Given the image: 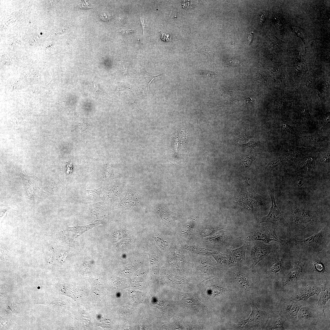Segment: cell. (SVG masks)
I'll use <instances>...</instances> for the list:
<instances>
[{
  "mask_svg": "<svg viewBox=\"0 0 330 330\" xmlns=\"http://www.w3.org/2000/svg\"><path fill=\"white\" fill-rule=\"evenodd\" d=\"M281 246L290 255L305 259L316 253L330 251V221L316 234L302 240H284Z\"/></svg>",
  "mask_w": 330,
  "mask_h": 330,
  "instance_id": "cell-1",
  "label": "cell"
},
{
  "mask_svg": "<svg viewBox=\"0 0 330 330\" xmlns=\"http://www.w3.org/2000/svg\"><path fill=\"white\" fill-rule=\"evenodd\" d=\"M330 251L316 253L306 258L303 274L317 279L329 280Z\"/></svg>",
  "mask_w": 330,
  "mask_h": 330,
  "instance_id": "cell-2",
  "label": "cell"
},
{
  "mask_svg": "<svg viewBox=\"0 0 330 330\" xmlns=\"http://www.w3.org/2000/svg\"><path fill=\"white\" fill-rule=\"evenodd\" d=\"M249 179L246 178V180L243 182L236 201L245 208L255 211L258 206L265 204L266 200L252 189L248 183Z\"/></svg>",
  "mask_w": 330,
  "mask_h": 330,
  "instance_id": "cell-3",
  "label": "cell"
},
{
  "mask_svg": "<svg viewBox=\"0 0 330 330\" xmlns=\"http://www.w3.org/2000/svg\"><path fill=\"white\" fill-rule=\"evenodd\" d=\"M247 244L246 255L252 269L259 262L273 252L274 248L271 245L258 240H251Z\"/></svg>",
  "mask_w": 330,
  "mask_h": 330,
  "instance_id": "cell-4",
  "label": "cell"
},
{
  "mask_svg": "<svg viewBox=\"0 0 330 330\" xmlns=\"http://www.w3.org/2000/svg\"><path fill=\"white\" fill-rule=\"evenodd\" d=\"M252 311L247 319L239 324V326L245 329L260 328L267 324L269 316L266 313L258 309L254 303H251Z\"/></svg>",
  "mask_w": 330,
  "mask_h": 330,
  "instance_id": "cell-5",
  "label": "cell"
},
{
  "mask_svg": "<svg viewBox=\"0 0 330 330\" xmlns=\"http://www.w3.org/2000/svg\"><path fill=\"white\" fill-rule=\"evenodd\" d=\"M275 226L260 227L247 237L249 240H259L269 244L272 241L279 242L281 245L284 240L278 237L276 233Z\"/></svg>",
  "mask_w": 330,
  "mask_h": 330,
  "instance_id": "cell-6",
  "label": "cell"
},
{
  "mask_svg": "<svg viewBox=\"0 0 330 330\" xmlns=\"http://www.w3.org/2000/svg\"><path fill=\"white\" fill-rule=\"evenodd\" d=\"M269 192L272 200V206L268 214L261 218L260 222L261 223L272 222L280 226L285 229V230L287 231L288 223L276 205L274 196L273 189H269Z\"/></svg>",
  "mask_w": 330,
  "mask_h": 330,
  "instance_id": "cell-7",
  "label": "cell"
},
{
  "mask_svg": "<svg viewBox=\"0 0 330 330\" xmlns=\"http://www.w3.org/2000/svg\"><path fill=\"white\" fill-rule=\"evenodd\" d=\"M323 287L322 285L319 284H310L303 285L299 288L297 292L291 298L300 303L301 302L307 303L310 297L319 294Z\"/></svg>",
  "mask_w": 330,
  "mask_h": 330,
  "instance_id": "cell-8",
  "label": "cell"
},
{
  "mask_svg": "<svg viewBox=\"0 0 330 330\" xmlns=\"http://www.w3.org/2000/svg\"><path fill=\"white\" fill-rule=\"evenodd\" d=\"M294 260L293 267L287 275L284 282V286L295 282L302 277L306 259L299 257L290 256Z\"/></svg>",
  "mask_w": 330,
  "mask_h": 330,
  "instance_id": "cell-9",
  "label": "cell"
},
{
  "mask_svg": "<svg viewBox=\"0 0 330 330\" xmlns=\"http://www.w3.org/2000/svg\"><path fill=\"white\" fill-rule=\"evenodd\" d=\"M299 302L291 298L282 299L279 306L280 310L282 316L286 319H296L300 308L302 306Z\"/></svg>",
  "mask_w": 330,
  "mask_h": 330,
  "instance_id": "cell-10",
  "label": "cell"
},
{
  "mask_svg": "<svg viewBox=\"0 0 330 330\" xmlns=\"http://www.w3.org/2000/svg\"><path fill=\"white\" fill-rule=\"evenodd\" d=\"M247 244H244L237 248L230 249L227 248L226 255L228 258V265L230 266H239L246 262V253Z\"/></svg>",
  "mask_w": 330,
  "mask_h": 330,
  "instance_id": "cell-11",
  "label": "cell"
},
{
  "mask_svg": "<svg viewBox=\"0 0 330 330\" xmlns=\"http://www.w3.org/2000/svg\"><path fill=\"white\" fill-rule=\"evenodd\" d=\"M266 328L270 330H284L285 323L286 319L278 311L273 313L269 317Z\"/></svg>",
  "mask_w": 330,
  "mask_h": 330,
  "instance_id": "cell-12",
  "label": "cell"
},
{
  "mask_svg": "<svg viewBox=\"0 0 330 330\" xmlns=\"http://www.w3.org/2000/svg\"><path fill=\"white\" fill-rule=\"evenodd\" d=\"M318 314L315 309L309 306L301 307L297 314L298 321L301 323L313 321L318 318Z\"/></svg>",
  "mask_w": 330,
  "mask_h": 330,
  "instance_id": "cell-13",
  "label": "cell"
},
{
  "mask_svg": "<svg viewBox=\"0 0 330 330\" xmlns=\"http://www.w3.org/2000/svg\"><path fill=\"white\" fill-rule=\"evenodd\" d=\"M232 238L230 233L226 231L220 230L213 235L207 237L205 239L208 243L216 244L230 241Z\"/></svg>",
  "mask_w": 330,
  "mask_h": 330,
  "instance_id": "cell-14",
  "label": "cell"
},
{
  "mask_svg": "<svg viewBox=\"0 0 330 330\" xmlns=\"http://www.w3.org/2000/svg\"><path fill=\"white\" fill-rule=\"evenodd\" d=\"M158 210L163 224L168 225L176 220V214L164 206L158 207Z\"/></svg>",
  "mask_w": 330,
  "mask_h": 330,
  "instance_id": "cell-15",
  "label": "cell"
},
{
  "mask_svg": "<svg viewBox=\"0 0 330 330\" xmlns=\"http://www.w3.org/2000/svg\"><path fill=\"white\" fill-rule=\"evenodd\" d=\"M330 298V289L329 284L327 287H323L322 292L318 301L315 306L323 314H325V306L327 302Z\"/></svg>",
  "mask_w": 330,
  "mask_h": 330,
  "instance_id": "cell-16",
  "label": "cell"
},
{
  "mask_svg": "<svg viewBox=\"0 0 330 330\" xmlns=\"http://www.w3.org/2000/svg\"><path fill=\"white\" fill-rule=\"evenodd\" d=\"M101 193V188L92 190L86 189L85 191L84 199L87 203H92L101 200L100 197Z\"/></svg>",
  "mask_w": 330,
  "mask_h": 330,
  "instance_id": "cell-17",
  "label": "cell"
},
{
  "mask_svg": "<svg viewBox=\"0 0 330 330\" xmlns=\"http://www.w3.org/2000/svg\"><path fill=\"white\" fill-rule=\"evenodd\" d=\"M103 222V219L96 220L93 223L87 225L82 226H77L75 227H72L70 228L73 231L75 232V238H76L86 231L102 224Z\"/></svg>",
  "mask_w": 330,
  "mask_h": 330,
  "instance_id": "cell-18",
  "label": "cell"
},
{
  "mask_svg": "<svg viewBox=\"0 0 330 330\" xmlns=\"http://www.w3.org/2000/svg\"><path fill=\"white\" fill-rule=\"evenodd\" d=\"M163 75V74H161L156 75H151L144 69L142 70L140 82L142 88L146 93L148 92L149 84L153 79L157 77Z\"/></svg>",
  "mask_w": 330,
  "mask_h": 330,
  "instance_id": "cell-19",
  "label": "cell"
},
{
  "mask_svg": "<svg viewBox=\"0 0 330 330\" xmlns=\"http://www.w3.org/2000/svg\"><path fill=\"white\" fill-rule=\"evenodd\" d=\"M316 159L314 157L307 156L304 157L299 163L297 169L302 172L307 171L311 169L314 164Z\"/></svg>",
  "mask_w": 330,
  "mask_h": 330,
  "instance_id": "cell-20",
  "label": "cell"
},
{
  "mask_svg": "<svg viewBox=\"0 0 330 330\" xmlns=\"http://www.w3.org/2000/svg\"><path fill=\"white\" fill-rule=\"evenodd\" d=\"M195 220L190 219L187 221L181 230V234L184 236L188 237L192 234L195 226Z\"/></svg>",
  "mask_w": 330,
  "mask_h": 330,
  "instance_id": "cell-21",
  "label": "cell"
},
{
  "mask_svg": "<svg viewBox=\"0 0 330 330\" xmlns=\"http://www.w3.org/2000/svg\"><path fill=\"white\" fill-rule=\"evenodd\" d=\"M208 255H212L218 263L228 264V258L226 254L211 250H208Z\"/></svg>",
  "mask_w": 330,
  "mask_h": 330,
  "instance_id": "cell-22",
  "label": "cell"
},
{
  "mask_svg": "<svg viewBox=\"0 0 330 330\" xmlns=\"http://www.w3.org/2000/svg\"><path fill=\"white\" fill-rule=\"evenodd\" d=\"M222 229L220 226H208L202 230L200 235L203 237H209Z\"/></svg>",
  "mask_w": 330,
  "mask_h": 330,
  "instance_id": "cell-23",
  "label": "cell"
},
{
  "mask_svg": "<svg viewBox=\"0 0 330 330\" xmlns=\"http://www.w3.org/2000/svg\"><path fill=\"white\" fill-rule=\"evenodd\" d=\"M189 250L193 253L198 255H207L208 250L196 246L190 245L187 247Z\"/></svg>",
  "mask_w": 330,
  "mask_h": 330,
  "instance_id": "cell-24",
  "label": "cell"
},
{
  "mask_svg": "<svg viewBox=\"0 0 330 330\" xmlns=\"http://www.w3.org/2000/svg\"><path fill=\"white\" fill-rule=\"evenodd\" d=\"M234 277L235 279L244 287H249L248 281L244 275L240 273H237L234 274Z\"/></svg>",
  "mask_w": 330,
  "mask_h": 330,
  "instance_id": "cell-25",
  "label": "cell"
},
{
  "mask_svg": "<svg viewBox=\"0 0 330 330\" xmlns=\"http://www.w3.org/2000/svg\"><path fill=\"white\" fill-rule=\"evenodd\" d=\"M11 210H13L11 207L1 204L0 206V218L1 222L6 216L7 212Z\"/></svg>",
  "mask_w": 330,
  "mask_h": 330,
  "instance_id": "cell-26",
  "label": "cell"
},
{
  "mask_svg": "<svg viewBox=\"0 0 330 330\" xmlns=\"http://www.w3.org/2000/svg\"><path fill=\"white\" fill-rule=\"evenodd\" d=\"M327 138H324L318 134H315L314 135L310 136L307 138V139L311 142H320L326 140Z\"/></svg>",
  "mask_w": 330,
  "mask_h": 330,
  "instance_id": "cell-27",
  "label": "cell"
},
{
  "mask_svg": "<svg viewBox=\"0 0 330 330\" xmlns=\"http://www.w3.org/2000/svg\"><path fill=\"white\" fill-rule=\"evenodd\" d=\"M291 29L292 31L295 32L298 37L301 38L304 42L306 35L305 33L303 32L302 30L300 28L295 27H292Z\"/></svg>",
  "mask_w": 330,
  "mask_h": 330,
  "instance_id": "cell-28",
  "label": "cell"
},
{
  "mask_svg": "<svg viewBox=\"0 0 330 330\" xmlns=\"http://www.w3.org/2000/svg\"><path fill=\"white\" fill-rule=\"evenodd\" d=\"M157 244L161 248L164 249L167 246V242L162 239L161 238L159 237H154Z\"/></svg>",
  "mask_w": 330,
  "mask_h": 330,
  "instance_id": "cell-29",
  "label": "cell"
},
{
  "mask_svg": "<svg viewBox=\"0 0 330 330\" xmlns=\"http://www.w3.org/2000/svg\"><path fill=\"white\" fill-rule=\"evenodd\" d=\"M195 51L205 55L211 54L214 53L210 49L205 47L197 48L195 50Z\"/></svg>",
  "mask_w": 330,
  "mask_h": 330,
  "instance_id": "cell-30",
  "label": "cell"
},
{
  "mask_svg": "<svg viewBox=\"0 0 330 330\" xmlns=\"http://www.w3.org/2000/svg\"><path fill=\"white\" fill-rule=\"evenodd\" d=\"M126 234V232L124 230L117 231L113 234L114 237L117 239H120L124 237Z\"/></svg>",
  "mask_w": 330,
  "mask_h": 330,
  "instance_id": "cell-31",
  "label": "cell"
},
{
  "mask_svg": "<svg viewBox=\"0 0 330 330\" xmlns=\"http://www.w3.org/2000/svg\"><path fill=\"white\" fill-rule=\"evenodd\" d=\"M94 85L95 91L97 94H104L105 93L106 94L100 86L96 85V84H94Z\"/></svg>",
  "mask_w": 330,
  "mask_h": 330,
  "instance_id": "cell-32",
  "label": "cell"
},
{
  "mask_svg": "<svg viewBox=\"0 0 330 330\" xmlns=\"http://www.w3.org/2000/svg\"><path fill=\"white\" fill-rule=\"evenodd\" d=\"M244 164L246 167H248L250 166L251 162L252 159L248 157L245 158L243 160Z\"/></svg>",
  "mask_w": 330,
  "mask_h": 330,
  "instance_id": "cell-33",
  "label": "cell"
},
{
  "mask_svg": "<svg viewBox=\"0 0 330 330\" xmlns=\"http://www.w3.org/2000/svg\"><path fill=\"white\" fill-rule=\"evenodd\" d=\"M280 162L279 160L271 162L268 164V167L269 168L274 167L279 165Z\"/></svg>",
  "mask_w": 330,
  "mask_h": 330,
  "instance_id": "cell-34",
  "label": "cell"
},
{
  "mask_svg": "<svg viewBox=\"0 0 330 330\" xmlns=\"http://www.w3.org/2000/svg\"><path fill=\"white\" fill-rule=\"evenodd\" d=\"M133 32L132 30L124 28L119 30V33L122 35H128L131 33Z\"/></svg>",
  "mask_w": 330,
  "mask_h": 330,
  "instance_id": "cell-35",
  "label": "cell"
},
{
  "mask_svg": "<svg viewBox=\"0 0 330 330\" xmlns=\"http://www.w3.org/2000/svg\"><path fill=\"white\" fill-rule=\"evenodd\" d=\"M100 17L101 20L106 21H109L112 18L111 16L105 14L104 15L100 14Z\"/></svg>",
  "mask_w": 330,
  "mask_h": 330,
  "instance_id": "cell-36",
  "label": "cell"
},
{
  "mask_svg": "<svg viewBox=\"0 0 330 330\" xmlns=\"http://www.w3.org/2000/svg\"><path fill=\"white\" fill-rule=\"evenodd\" d=\"M253 36V32H251L250 33L248 37V42L250 44L252 42Z\"/></svg>",
  "mask_w": 330,
  "mask_h": 330,
  "instance_id": "cell-37",
  "label": "cell"
},
{
  "mask_svg": "<svg viewBox=\"0 0 330 330\" xmlns=\"http://www.w3.org/2000/svg\"><path fill=\"white\" fill-rule=\"evenodd\" d=\"M260 17V22L261 23L264 22L265 20V15L263 13H261L259 14Z\"/></svg>",
  "mask_w": 330,
  "mask_h": 330,
  "instance_id": "cell-38",
  "label": "cell"
}]
</instances>
